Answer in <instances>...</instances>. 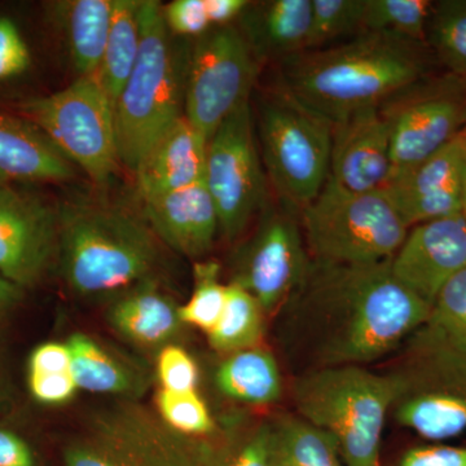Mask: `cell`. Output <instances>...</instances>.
<instances>
[{
	"instance_id": "obj_1",
	"label": "cell",
	"mask_w": 466,
	"mask_h": 466,
	"mask_svg": "<svg viewBox=\"0 0 466 466\" xmlns=\"http://www.w3.org/2000/svg\"><path fill=\"white\" fill-rule=\"evenodd\" d=\"M431 306L391 272V259L333 265L311 259L299 289L279 309L278 339L296 375L392 357L422 327Z\"/></svg>"
},
{
	"instance_id": "obj_2",
	"label": "cell",
	"mask_w": 466,
	"mask_h": 466,
	"mask_svg": "<svg viewBox=\"0 0 466 466\" xmlns=\"http://www.w3.org/2000/svg\"><path fill=\"white\" fill-rule=\"evenodd\" d=\"M417 46L388 34L361 33L284 60L281 87L333 125L420 84L425 60Z\"/></svg>"
},
{
	"instance_id": "obj_3",
	"label": "cell",
	"mask_w": 466,
	"mask_h": 466,
	"mask_svg": "<svg viewBox=\"0 0 466 466\" xmlns=\"http://www.w3.org/2000/svg\"><path fill=\"white\" fill-rule=\"evenodd\" d=\"M58 211L56 265L73 293L90 297L153 281L161 244L146 218L103 202H75Z\"/></svg>"
},
{
	"instance_id": "obj_4",
	"label": "cell",
	"mask_w": 466,
	"mask_h": 466,
	"mask_svg": "<svg viewBox=\"0 0 466 466\" xmlns=\"http://www.w3.org/2000/svg\"><path fill=\"white\" fill-rule=\"evenodd\" d=\"M394 386L368 367L320 368L294 376L296 415L325 431L348 466H382L381 444Z\"/></svg>"
},
{
	"instance_id": "obj_5",
	"label": "cell",
	"mask_w": 466,
	"mask_h": 466,
	"mask_svg": "<svg viewBox=\"0 0 466 466\" xmlns=\"http://www.w3.org/2000/svg\"><path fill=\"white\" fill-rule=\"evenodd\" d=\"M140 51L115 104L119 161L137 170L146 153L182 115L187 72L165 23L164 5H139Z\"/></svg>"
},
{
	"instance_id": "obj_6",
	"label": "cell",
	"mask_w": 466,
	"mask_h": 466,
	"mask_svg": "<svg viewBox=\"0 0 466 466\" xmlns=\"http://www.w3.org/2000/svg\"><path fill=\"white\" fill-rule=\"evenodd\" d=\"M385 370L394 386L390 416L431 443L466 433V354L422 325Z\"/></svg>"
},
{
	"instance_id": "obj_7",
	"label": "cell",
	"mask_w": 466,
	"mask_h": 466,
	"mask_svg": "<svg viewBox=\"0 0 466 466\" xmlns=\"http://www.w3.org/2000/svg\"><path fill=\"white\" fill-rule=\"evenodd\" d=\"M299 223L311 259L333 265L390 260L410 231L385 191L351 192L330 177Z\"/></svg>"
},
{
	"instance_id": "obj_8",
	"label": "cell",
	"mask_w": 466,
	"mask_h": 466,
	"mask_svg": "<svg viewBox=\"0 0 466 466\" xmlns=\"http://www.w3.org/2000/svg\"><path fill=\"white\" fill-rule=\"evenodd\" d=\"M214 438L187 437L137 400L94 410L61 450L64 466H207Z\"/></svg>"
},
{
	"instance_id": "obj_9",
	"label": "cell",
	"mask_w": 466,
	"mask_h": 466,
	"mask_svg": "<svg viewBox=\"0 0 466 466\" xmlns=\"http://www.w3.org/2000/svg\"><path fill=\"white\" fill-rule=\"evenodd\" d=\"M333 125L283 87L259 109L258 137L267 179L281 207L299 214L330 174Z\"/></svg>"
},
{
	"instance_id": "obj_10",
	"label": "cell",
	"mask_w": 466,
	"mask_h": 466,
	"mask_svg": "<svg viewBox=\"0 0 466 466\" xmlns=\"http://www.w3.org/2000/svg\"><path fill=\"white\" fill-rule=\"evenodd\" d=\"M21 110L92 182H110L119 162L115 106L96 76H79L64 90L27 99Z\"/></svg>"
},
{
	"instance_id": "obj_11",
	"label": "cell",
	"mask_w": 466,
	"mask_h": 466,
	"mask_svg": "<svg viewBox=\"0 0 466 466\" xmlns=\"http://www.w3.org/2000/svg\"><path fill=\"white\" fill-rule=\"evenodd\" d=\"M258 60L241 30L217 26L198 36L187 66L184 116L210 139L249 101Z\"/></svg>"
},
{
	"instance_id": "obj_12",
	"label": "cell",
	"mask_w": 466,
	"mask_h": 466,
	"mask_svg": "<svg viewBox=\"0 0 466 466\" xmlns=\"http://www.w3.org/2000/svg\"><path fill=\"white\" fill-rule=\"evenodd\" d=\"M253 110L245 103L208 142L204 182L216 205L219 231L235 240L266 210L267 175L254 133Z\"/></svg>"
},
{
	"instance_id": "obj_13",
	"label": "cell",
	"mask_w": 466,
	"mask_h": 466,
	"mask_svg": "<svg viewBox=\"0 0 466 466\" xmlns=\"http://www.w3.org/2000/svg\"><path fill=\"white\" fill-rule=\"evenodd\" d=\"M381 110L390 126L391 180L424 162L461 133L466 118V82L452 76L426 87L417 84L383 104Z\"/></svg>"
},
{
	"instance_id": "obj_14",
	"label": "cell",
	"mask_w": 466,
	"mask_h": 466,
	"mask_svg": "<svg viewBox=\"0 0 466 466\" xmlns=\"http://www.w3.org/2000/svg\"><path fill=\"white\" fill-rule=\"evenodd\" d=\"M309 265L299 214L284 207L265 210L258 228L238 253L231 283L249 291L269 317L299 289Z\"/></svg>"
},
{
	"instance_id": "obj_15",
	"label": "cell",
	"mask_w": 466,
	"mask_h": 466,
	"mask_svg": "<svg viewBox=\"0 0 466 466\" xmlns=\"http://www.w3.org/2000/svg\"><path fill=\"white\" fill-rule=\"evenodd\" d=\"M58 211L39 196L0 183V275L21 289L56 265Z\"/></svg>"
},
{
	"instance_id": "obj_16",
	"label": "cell",
	"mask_w": 466,
	"mask_h": 466,
	"mask_svg": "<svg viewBox=\"0 0 466 466\" xmlns=\"http://www.w3.org/2000/svg\"><path fill=\"white\" fill-rule=\"evenodd\" d=\"M466 268V220L461 214L410 227L391 258L398 281L433 306L451 279Z\"/></svg>"
},
{
	"instance_id": "obj_17",
	"label": "cell",
	"mask_w": 466,
	"mask_h": 466,
	"mask_svg": "<svg viewBox=\"0 0 466 466\" xmlns=\"http://www.w3.org/2000/svg\"><path fill=\"white\" fill-rule=\"evenodd\" d=\"M466 140L455 139L407 173L392 177L382 189L408 227L461 214V182Z\"/></svg>"
},
{
	"instance_id": "obj_18",
	"label": "cell",
	"mask_w": 466,
	"mask_h": 466,
	"mask_svg": "<svg viewBox=\"0 0 466 466\" xmlns=\"http://www.w3.org/2000/svg\"><path fill=\"white\" fill-rule=\"evenodd\" d=\"M391 173L390 126L381 106L358 110L333 124L334 182L351 192L382 191Z\"/></svg>"
},
{
	"instance_id": "obj_19",
	"label": "cell",
	"mask_w": 466,
	"mask_h": 466,
	"mask_svg": "<svg viewBox=\"0 0 466 466\" xmlns=\"http://www.w3.org/2000/svg\"><path fill=\"white\" fill-rule=\"evenodd\" d=\"M143 202L144 218L162 244L198 260L213 249L219 219L204 180Z\"/></svg>"
},
{
	"instance_id": "obj_20",
	"label": "cell",
	"mask_w": 466,
	"mask_h": 466,
	"mask_svg": "<svg viewBox=\"0 0 466 466\" xmlns=\"http://www.w3.org/2000/svg\"><path fill=\"white\" fill-rule=\"evenodd\" d=\"M208 142L186 116H180L150 147L134 171L142 200L202 182Z\"/></svg>"
},
{
	"instance_id": "obj_21",
	"label": "cell",
	"mask_w": 466,
	"mask_h": 466,
	"mask_svg": "<svg viewBox=\"0 0 466 466\" xmlns=\"http://www.w3.org/2000/svg\"><path fill=\"white\" fill-rule=\"evenodd\" d=\"M73 175L69 159L35 125L0 110V177L7 182H63Z\"/></svg>"
},
{
	"instance_id": "obj_22",
	"label": "cell",
	"mask_w": 466,
	"mask_h": 466,
	"mask_svg": "<svg viewBox=\"0 0 466 466\" xmlns=\"http://www.w3.org/2000/svg\"><path fill=\"white\" fill-rule=\"evenodd\" d=\"M311 0H268L250 3L242 12L244 32L251 51L259 57L287 60L308 51Z\"/></svg>"
},
{
	"instance_id": "obj_23",
	"label": "cell",
	"mask_w": 466,
	"mask_h": 466,
	"mask_svg": "<svg viewBox=\"0 0 466 466\" xmlns=\"http://www.w3.org/2000/svg\"><path fill=\"white\" fill-rule=\"evenodd\" d=\"M110 327L127 341L146 349L173 345L184 325L179 306L155 281L144 283L116 299L106 314Z\"/></svg>"
},
{
	"instance_id": "obj_24",
	"label": "cell",
	"mask_w": 466,
	"mask_h": 466,
	"mask_svg": "<svg viewBox=\"0 0 466 466\" xmlns=\"http://www.w3.org/2000/svg\"><path fill=\"white\" fill-rule=\"evenodd\" d=\"M73 375L78 390L109 395L121 400H137L148 390L150 379L143 368L116 354L86 333L67 339Z\"/></svg>"
},
{
	"instance_id": "obj_25",
	"label": "cell",
	"mask_w": 466,
	"mask_h": 466,
	"mask_svg": "<svg viewBox=\"0 0 466 466\" xmlns=\"http://www.w3.org/2000/svg\"><path fill=\"white\" fill-rule=\"evenodd\" d=\"M214 381L227 400L249 407L272 406L284 394L278 359L262 345L226 355L217 368Z\"/></svg>"
},
{
	"instance_id": "obj_26",
	"label": "cell",
	"mask_w": 466,
	"mask_h": 466,
	"mask_svg": "<svg viewBox=\"0 0 466 466\" xmlns=\"http://www.w3.org/2000/svg\"><path fill=\"white\" fill-rule=\"evenodd\" d=\"M115 0H72L54 5L55 16L66 34L70 56L81 76L99 72Z\"/></svg>"
},
{
	"instance_id": "obj_27",
	"label": "cell",
	"mask_w": 466,
	"mask_h": 466,
	"mask_svg": "<svg viewBox=\"0 0 466 466\" xmlns=\"http://www.w3.org/2000/svg\"><path fill=\"white\" fill-rule=\"evenodd\" d=\"M207 466H279L274 417L229 420L213 440Z\"/></svg>"
},
{
	"instance_id": "obj_28",
	"label": "cell",
	"mask_w": 466,
	"mask_h": 466,
	"mask_svg": "<svg viewBox=\"0 0 466 466\" xmlns=\"http://www.w3.org/2000/svg\"><path fill=\"white\" fill-rule=\"evenodd\" d=\"M139 5L137 0H115L108 41L96 73L113 106L127 84L140 51Z\"/></svg>"
},
{
	"instance_id": "obj_29",
	"label": "cell",
	"mask_w": 466,
	"mask_h": 466,
	"mask_svg": "<svg viewBox=\"0 0 466 466\" xmlns=\"http://www.w3.org/2000/svg\"><path fill=\"white\" fill-rule=\"evenodd\" d=\"M266 317L249 291L229 283L222 317L208 333V345L223 355L258 346L265 336Z\"/></svg>"
},
{
	"instance_id": "obj_30",
	"label": "cell",
	"mask_w": 466,
	"mask_h": 466,
	"mask_svg": "<svg viewBox=\"0 0 466 466\" xmlns=\"http://www.w3.org/2000/svg\"><path fill=\"white\" fill-rule=\"evenodd\" d=\"M279 466H348L336 441L296 413L274 417Z\"/></svg>"
},
{
	"instance_id": "obj_31",
	"label": "cell",
	"mask_w": 466,
	"mask_h": 466,
	"mask_svg": "<svg viewBox=\"0 0 466 466\" xmlns=\"http://www.w3.org/2000/svg\"><path fill=\"white\" fill-rule=\"evenodd\" d=\"M27 386L34 400L46 406L73 400L78 386L66 342H45L33 350L27 360Z\"/></svg>"
},
{
	"instance_id": "obj_32",
	"label": "cell",
	"mask_w": 466,
	"mask_h": 466,
	"mask_svg": "<svg viewBox=\"0 0 466 466\" xmlns=\"http://www.w3.org/2000/svg\"><path fill=\"white\" fill-rule=\"evenodd\" d=\"M433 5L428 0H366L363 33L388 34L421 45Z\"/></svg>"
},
{
	"instance_id": "obj_33",
	"label": "cell",
	"mask_w": 466,
	"mask_h": 466,
	"mask_svg": "<svg viewBox=\"0 0 466 466\" xmlns=\"http://www.w3.org/2000/svg\"><path fill=\"white\" fill-rule=\"evenodd\" d=\"M426 42L451 76L466 82V0L433 5Z\"/></svg>"
},
{
	"instance_id": "obj_34",
	"label": "cell",
	"mask_w": 466,
	"mask_h": 466,
	"mask_svg": "<svg viewBox=\"0 0 466 466\" xmlns=\"http://www.w3.org/2000/svg\"><path fill=\"white\" fill-rule=\"evenodd\" d=\"M227 288L220 281V265L216 260H198L195 265V289L186 305L179 306V317L186 327L210 332L222 317Z\"/></svg>"
},
{
	"instance_id": "obj_35",
	"label": "cell",
	"mask_w": 466,
	"mask_h": 466,
	"mask_svg": "<svg viewBox=\"0 0 466 466\" xmlns=\"http://www.w3.org/2000/svg\"><path fill=\"white\" fill-rule=\"evenodd\" d=\"M308 51L324 48L343 36L363 33L366 0H311Z\"/></svg>"
},
{
	"instance_id": "obj_36",
	"label": "cell",
	"mask_w": 466,
	"mask_h": 466,
	"mask_svg": "<svg viewBox=\"0 0 466 466\" xmlns=\"http://www.w3.org/2000/svg\"><path fill=\"white\" fill-rule=\"evenodd\" d=\"M424 328L450 348L466 354V268L438 294Z\"/></svg>"
},
{
	"instance_id": "obj_37",
	"label": "cell",
	"mask_w": 466,
	"mask_h": 466,
	"mask_svg": "<svg viewBox=\"0 0 466 466\" xmlns=\"http://www.w3.org/2000/svg\"><path fill=\"white\" fill-rule=\"evenodd\" d=\"M158 416L177 433L193 438H211L217 425L208 404L198 390L167 391L161 389L156 398Z\"/></svg>"
},
{
	"instance_id": "obj_38",
	"label": "cell",
	"mask_w": 466,
	"mask_h": 466,
	"mask_svg": "<svg viewBox=\"0 0 466 466\" xmlns=\"http://www.w3.org/2000/svg\"><path fill=\"white\" fill-rule=\"evenodd\" d=\"M157 379L161 389L186 392L198 390V368L195 359L180 346L167 345L159 350Z\"/></svg>"
},
{
	"instance_id": "obj_39",
	"label": "cell",
	"mask_w": 466,
	"mask_h": 466,
	"mask_svg": "<svg viewBox=\"0 0 466 466\" xmlns=\"http://www.w3.org/2000/svg\"><path fill=\"white\" fill-rule=\"evenodd\" d=\"M32 64V55L16 24L0 17V81L25 73Z\"/></svg>"
},
{
	"instance_id": "obj_40",
	"label": "cell",
	"mask_w": 466,
	"mask_h": 466,
	"mask_svg": "<svg viewBox=\"0 0 466 466\" xmlns=\"http://www.w3.org/2000/svg\"><path fill=\"white\" fill-rule=\"evenodd\" d=\"M164 17L168 30L182 36H201L213 26L207 0H175L164 7Z\"/></svg>"
},
{
	"instance_id": "obj_41",
	"label": "cell",
	"mask_w": 466,
	"mask_h": 466,
	"mask_svg": "<svg viewBox=\"0 0 466 466\" xmlns=\"http://www.w3.org/2000/svg\"><path fill=\"white\" fill-rule=\"evenodd\" d=\"M390 466H466V446L428 441L404 451Z\"/></svg>"
},
{
	"instance_id": "obj_42",
	"label": "cell",
	"mask_w": 466,
	"mask_h": 466,
	"mask_svg": "<svg viewBox=\"0 0 466 466\" xmlns=\"http://www.w3.org/2000/svg\"><path fill=\"white\" fill-rule=\"evenodd\" d=\"M0 466H43L38 452L23 434L0 425Z\"/></svg>"
},
{
	"instance_id": "obj_43",
	"label": "cell",
	"mask_w": 466,
	"mask_h": 466,
	"mask_svg": "<svg viewBox=\"0 0 466 466\" xmlns=\"http://www.w3.org/2000/svg\"><path fill=\"white\" fill-rule=\"evenodd\" d=\"M250 2L247 0H207V12L211 25H229L235 18L240 17Z\"/></svg>"
},
{
	"instance_id": "obj_44",
	"label": "cell",
	"mask_w": 466,
	"mask_h": 466,
	"mask_svg": "<svg viewBox=\"0 0 466 466\" xmlns=\"http://www.w3.org/2000/svg\"><path fill=\"white\" fill-rule=\"evenodd\" d=\"M24 289L0 275V327L23 299Z\"/></svg>"
},
{
	"instance_id": "obj_45",
	"label": "cell",
	"mask_w": 466,
	"mask_h": 466,
	"mask_svg": "<svg viewBox=\"0 0 466 466\" xmlns=\"http://www.w3.org/2000/svg\"><path fill=\"white\" fill-rule=\"evenodd\" d=\"M9 403H11V389H9L7 379L0 368V415L7 410Z\"/></svg>"
},
{
	"instance_id": "obj_46",
	"label": "cell",
	"mask_w": 466,
	"mask_h": 466,
	"mask_svg": "<svg viewBox=\"0 0 466 466\" xmlns=\"http://www.w3.org/2000/svg\"><path fill=\"white\" fill-rule=\"evenodd\" d=\"M461 216L464 217L466 220V164L461 182Z\"/></svg>"
},
{
	"instance_id": "obj_47",
	"label": "cell",
	"mask_w": 466,
	"mask_h": 466,
	"mask_svg": "<svg viewBox=\"0 0 466 466\" xmlns=\"http://www.w3.org/2000/svg\"><path fill=\"white\" fill-rule=\"evenodd\" d=\"M461 133H462V135H464V137L466 140V118H465L464 127H462Z\"/></svg>"
},
{
	"instance_id": "obj_48",
	"label": "cell",
	"mask_w": 466,
	"mask_h": 466,
	"mask_svg": "<svg viewBox=\"0 0 466 466\" xmlns=\"http://www.w3.org/2000/svg\"><path fill=\"white\" fill-rule=\"evenodd\" d=\"M7 182V180L5 179V177H0V183Z\"/></svg>"
}]
</instances>
